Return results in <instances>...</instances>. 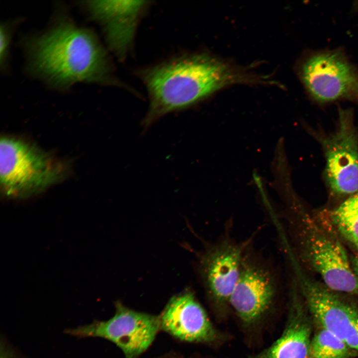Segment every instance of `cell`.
<instances>
[{
	"label": "cell",
	"mask_w": 358,
	"mask_h": 358,
	"mask_svg": "<svg viewBox=\"0 0 358 358\" xmlns=\"http://www.w3.org/2000/svg\"><path fill=\"white\" fill-rule=\"evenodd\" d=\"M150 97L144 125H151L165 114L186 108L220 88L252 82L226 64L207 55L181 57L143 74Z\"/></svg>",
	"instance_id": "7a4b0ae2"
},
{
	"label": "cell",
	"mask_w": 358,
	"mask_h": 358,
	"mask_svg": "<svg viewBox=\"0 0 358 358\" xmlns=\"http://www.w3.org/2000/svg\"><path fill=\"white\" fill-rule=\"evenodd\" d=\"M308 358H311V357H308Z\"/></svg>",
	"instance_id": "ac0fdd59"
},
{
	"label": "cell",
	"mask_w": 358,
	"mask_h": 358,
	"mask_svg": "<svg viewBox=\"0 0 358 358\" xmlns=\"http://www.w3.org/2000/svg\"><path fill=\"white\" fill-rule=\"evenodd\" d=\"M114 315L107 320L69 328L65 333L78 338H100L115 344L125 358H138L151 346L161 330L159 316L129 309L116 302Z\"/></svg>",
	"instance_id": "52a82bcc"
},
{
	"label": "cell",
	"mask_w": 358,
	"mask_h": 358,
	"mask_svg": "<svg viewBox=\"0 0 358 358\" xmlns=\"http://www.w3.org/2000/svg\"><path fill=\"white\" fill-rule=\"evenodd\" d=\"M351 262L354 271L358 276V250H356L354 256L351 259Z\"/></svg>",
	"instance_id": "e0dca14e"
},
{
	"label": "cell",
	"mask_w": 358,
	"mask_h": 358,
	"mask_svg": "<svg viewBox=\"0 0 358 358\" xmlns=\"http://www.w3.org/2000/svg\"><path fill=\"white\" fill-rule=\"evenodd\" d=\"M244 244L224 239L200 255V275L211 301L216 305L229 304L237 282L245 253Z\"/></svg>",
	"instance_id": "9c48e42d"
},
{
	"label": "cell",
	"mask_w": 358,
	"mask_h": 358,
	"mask_svg": "<svg viewBox=\"0 0 358 358\" xmlns=\"http://www.w3.org/2000/svg\"><path fill=\"white\" fill-rule=\"evenodd\" d=\"M296 211L290 221L298 261L318 274L329 288L358 298V276L328 217L302 208Z\"/></svg>",
	"instance_id": "3957f363"
},
{
	"label": "cell",
	"mask_w": 358,
	"mask_h": 358,
	"mask_svg": "<svg viewBox=\"0 0 358 358\" xmlns=\"http://www.w3.org/2000/svg\"><path fill=\"white\" fill-rule=\"evenodd\" d=\"M298 290L315 325L332 332L358 354V298L335 291L290 260Z\"/></svg>",
	"instance_id": "5b68a950"
},
{
	"label": "cell",
	"mask_w": 358,
	"mask_h": 358,
	"mask_svg": "<svg viewBox=\"0 0 358 358\" xmlns=\"http://www.w3.org/2000/svg\"><path fill=\"white\" fill-rule=\"evenodd\" d=\"M276 291L270 269L244 255L240 275L229 304L247 325L258 321L271 306Z\"/></svg>",
	"instance_id": "30bf717a"
},
{
	"label": "cell",
	"mask_w": 358,
	"mask_h": 358,
	"mask_svg": "<svg viewBox=\"0 0 358 358\" xmlns=\"http://www.w3.org/2000/svg\"><path fill=\"white\" fill-rule=\"evenodd\" d=\"M326 159L325 175L335 195H353L358 192V132L353 111L341 109L337 128L319 138Z\"/></svg>",
	"instance_id": "ba28073f"
},
{
	"label": "cell",
	"mask_w": 358,
	"mask_h": 358,
	"mask_svg": "<svg viewBox=\"0 0 358 358\" xmlns=\"http://www.w3.org/2000/svg\"><path fill=\"white\" fill-rule=\"evenodd\" d=\"M341 238L358 250V192L352 195L328 216Z\"/></svg>",
	"instance_id": "5bb4252c"
},
{
	"label": "cell",
	"mask_w": 358,
	"mask_h": 358,
	"mask_svg": "<svg viewBox=\"0 0 358 358\" xmlns=\"http://www.w3.org/2000/svg\"><path fill=\"white\" fill-rule=\"evenodd\" d=\"M310 343L309 357L351 358L356 352L332 332L317 327Z\"/></svg>",
	"instance_id": "9a60e30c"
},
{
	"label": "cell",
	"mask_w": 358,
	"mask_h": 358,
	"mask_svg": "<svg viewBox=\"0 0 358 358\" xmlns=\"http://www.w3.org/2000/svg\"><path fill=\"white\" fill-rule=\"evenodd\" d=\"M290 290L288 318L282 334L252 358H308L314 323L293 280Z\"/></svg>",
	"instance_id": "7c38bea8"
},
{
	"label": "cell",
	"mask_w": 358,
	"mask_h": 358,
	"mask_svg": "<svg viewBox=\"0 0 358 358\" xmlns=\"http://www.w3.org/2000/svg\"><path fill=\"white\" fill-rule=\"evenodd\" d=\"M65 165L35 145L4 136L0 142L1 191L11 198H25L42 192L64 179Z\"/></svg>",
	"instance_id": "277c9868"
},
{
	"label": "cell",
	"mask_w": 358,
	"mask_h": 358,
	"mask_svg": "<svg viewBox=\"0 0 358 358\" xmlns=\"http://www.w3.org/2000/svg\"><path fill=\"white\" fill-rule=\"evenodd\" d=\"M28 50L32 69L56 87L110 80L107 55L96 37L71 22L62 21L33 39Z\"/></svg>",
	"instance_id": "6da1fadb"
},
{
	"label": "cell",
	"mask_w": 358,
	"mask_h": 358,
	"mask_svg": "<svg viewBox=\"0 0 358 358\" xmlns=\"http://www.w3.org/2000/svg\"><path fill=\"white\" fill-rule=\"evenodd\" d=\"M10 35L8 27L5 24H2L0 26V60L1 66L5 64L8 56Z\"/></svg>",
	"instance_id": "2e32d148"
},
{
	"label": "cell",
	"mask_w": 358,
	"mask_h": 358,
	"mask_svg": "<svg viewBox=\"0 0 358 358\" xmlns=\"http://www.w3.org/2000/svg\"><path fill=\"white\" fill-rule=\"evenodd\" d=\"M144 1L90 0L85 3L90 16L104 25L110 47L123 56L131 45Z\"/></svg>",
	"instance_id": "4fadbf2b"
},
{
	"label": "cell",
	"mask_w": 358,
	"mask_h": 358,
	"mask_svg": "<svg viewBox=\"0 0 358 358\" xmlns=\"http://www.w3.org/2000/svg\"><path fill=\"white\" fill-rule=\"evenodd\" d=\"M299 75L318 102L346 99L358 103V68L340 49L311 52L301 62Z\"/></svg>",
	"instance_id": "8992f818"
},
{
	"label": "cell",
	"mask_w": 358,
	"mask_h": 358,
	"mask_svg": "<svg viewBox=\"0 0 358 358\" xmlns=\"http://www.w3.org/2000/svg\"><path fill=\"white\" fill-rule=\"evenodd\" d=\"M159 316L161 330L180 340L211 343L219 338L205 310L190 291L173 296Z\"/></svg>",
	"instance_id": "8fae6325"
}]
</instances>
